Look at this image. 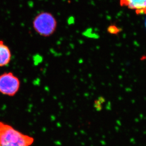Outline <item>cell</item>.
Segmentation results:
<instances>
[{
    "label": "cell",
    "mask_w": 146,
    "mask_h": 146,
    "mask_svg": "<svg viewBox=\"0 0 146 146\" xmlns=\"http://www.w3.org/2000/svg\"><path fill=\"white\" fill-rule=\"evenodd\" d=\"M11 49L2 40H0V67L9 65L11 59Z\"/></svg>",
    "instance_id": "cell-5"
},
{
    "label": "cell",
    "mask_w": 146,
    "mask_h": 146,
    "mask_svg": "<svg viewBox=\"0 0 146 146\" xmlns=\"http://www.w3.org/2000/svg\"><path fill=\"white\" fill-rule=\"evenodd\" d=\"M21 82L12 72H5L0 75V93L5 96H13L18 93Z\"/></svg>",
    "instance_id": "cell-3"
},
{
    "label": "cell",
    "mask_w": 146,
    "mask_h": 146,
    "mask_svg": "<svg viewBox=\"0 0 146 146\" xmlns=\"http://www.w3.org/2000/svg\"><path fill=\"white\" fill-rule=\"evenodd\" d=\"M34 141L33 137L0 121V146H31Z\"/></svg>",
    "instance_id": "cell-1"
},
{
    "label": "cell",
    "mask_w": 146,
    "mask_h": 146,
    "mask_svg": "<svg viewBox=\"0 0 146 146\" xmlns=\"http://www.w3.org/2000/svg\"><path fill=\"white\" fill-rule=\"evenodd\" d=\"M121 4L135 11L137 14H146V0H121Z\"/></svg>",
    "instance_id": "cell-4"
},
{
    "label": "cell",
    "mask_w": 146,
    "mask_h": 146,
    "mask_svg": "<svg viewBox=\"0 0 146 146\" xmlns=\"http://www.w3.org/2000/svg\"><path fill=\"white\" fill-rule=\"evenodd\" d=\"M57 21L53 15L48 12H41L35 17L33 27L39 35L48 37L55 33L57 28Z\"/></svg>",
    "instance_id": "cell-2"
}]
</instances>
